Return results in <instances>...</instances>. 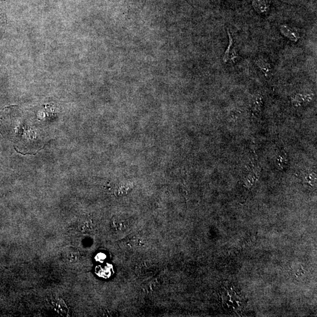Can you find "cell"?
<instances>
[{
    "mask_svg": "<svg viewBox=\"0 0 317 317\" xmlns=\"http://www.w3.org/2000/svg\"><path fill=\"white\" fill-rule=\"evenodd\" d=\"M79 253L75 249H68L64 254V258L66 261L70 262H76L79 259Z\"/></svg>",
    "mask_w": 317,
    "mask_h": 317,
    "instance_id": "5",
    "label": "cell"
},
{
    "mask_svg": "<svg viewBox=\"0 0 317 317\" xmlns=\"http://www.w3.org/2000/svg\"><path fill=\"white\" fill-rule=\"evenodd\" d=\"M228 34L229 36V45L227 49L225 51L224 55L223 57V62L225 63H234L239 59L240 56L237 52L236 48H235L233 38L230 30L228 29Z\"/></svg>",
    "mask_w": 317,
    "mask_h": 317,
    "instance_id": "1",
    "label": "cell"
},
{
    "mask_svg": "<svg viewBox=\"0 0 317 317\" xmlns=\"http://www.w3.org/2000/svg\"><path fill=\"white\" fill-rule=\"evenodd\" d=\"M255 64L265 77H270L273 74V67L268 59L262 56L257 57L255 60Z\"/></svg>",
    "mask_w": 317,
    "mask_h": 317,
    "instance_id": "3",
    "label": "cell"
},
{
    "mask_svg": "<svg viewBox=\"0 0 317 317\" xmlns=\"http://www.w3.org/2000/svg\"><path fill=\"white\" fill-rule=\"evenodd\" d=\"M279 29L281 34L284 37L294 43L297 42L301 38L300 31L294 27L285 24L280 26Z\"/></svg>",
    "mask_w": 317,
    "mask_h": 317,
    "instance_id": "2",
    "label": "cell"
},
{
    "mask_svg": "<svg viewBox=\"0 0 317 317\" xmlns=\"http://www.w3.org/2000/svg\"><path fill=\"white\" fill-rule=\"evenodd\" d=\"M272 0H253L252 6L257 13L265 16L269 13Z\"/></svg>",
    "mask_w": 317,
    "mask_h": 317,
    "instance_id": "4",
    "label": "cell"
}]
</instances>
